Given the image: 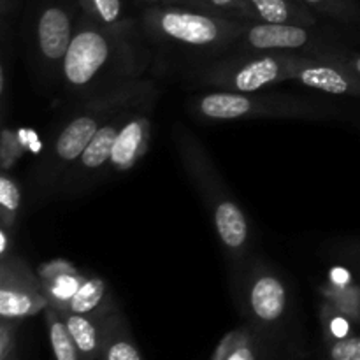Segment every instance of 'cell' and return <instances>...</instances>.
<instances>
[{
  "label": "cell",
  "mask_w": 360,
  "mask_h": 360,
  "mask_svg": "<svg viewBox=\"0 0 360 360\" xmlns=\"http://www.w3.org/2000/svg\"><path fill=\"white\" fill-rule=\"evenodd\" d=\"M151 97H158V86L155 81L148 77H137L77 101L72 111L67 112L65 118L56 127L35 167V204L55 199L63 176L79 158L90 141L97 136L98 130L116 112Z\"/></svg>",
  "instance_id": "cell-1"
},
{
  "label": "cell",
  "mask_w": 360,
  "mask_h": 360,
  "mask_svg": "<svg viewBox=\"0 0 360 360\" xmlns=\"http://www.w3.org/2000/svg\"><path fill=\"white\" fill-rule=\"evenodd\" d=\"M146 53L134 27L109 28L81 14L62 69L67 97L81 101L125 81L143 77Z\"/></svg>",
  "instance_id": "cell-2"
},
{
  "label": "cell",
  "mask_w": 360,
  "mask_h": 360,
  "mask_svg": "<svg viewBox=\"0 0 360 360\" xmlns=\"http://www.w3.org/2000/svg\"><path fill=\"white\" fill-rule=\"evenodd\" d=\"M178 157L190 183L202 199L217 238L224 248L231 267L239 273L252 259V227L241 204L234 199L227 183L218 172L210 151L199 137L185 127L176 123L172 129Z\"/></svg>",
  "instance_id": "cell-3"
},
{
  "label": "cell",
  "mask_w": 360,
  "mask_h": 360,
  "mask_svg": "<svg viewBox=\"0 0 360 360\" xmlns=\"http://www.w3.org/2000/svg\"><path fill=\"white\" fill-rule=\"evenodd\" d=\"M188 111L206 123L255 118L327 122L343 116V108L329 98L271 90L250 94L225 90L204 91L190 98Z\"/></svg>",
  "instance_id": "cell-4"
},
{
  "label": "cell",
  "mask_w": 360,
  "mask_h": 360,
  "mask_svg": "<svg viewBox=\"0 0 360 360\" xmlns=\"http://www.w3.org/2000/svg\"><path fill=\"white\" fill-rule=\"evenodd\" d=\"M248 25L179 6H151L139 18L141 30L155 44L204 53L234 49Z\"/></svg>",
  "instance_id": "cell-5"
},
{
  "label": "cell",
  "mask_w": 360,
  "mask_h": 360,
  "mask_svg": "<svg viewBox=\"0 0 360 360\" xmlns=\"http://www.w3.org/2000/svg\"><path fill=\"white\" fill-rule=\"evenodd\" d=\"M238 280L239 309L260 338L280 336L290 316V290L267 260L252 257L239 273Z\"/></svg>",
  "instance_id": "cell-6"
},
{
  "label": "cell",
  "mask_w": 360,
  "mask_h": 360,
  "mask_svg": "<svg viewBox=\"0 0 360 360\" xmlns=\"http://www.w3.org/2000/svg\"><path fill=\"white\" fill-rule=\"evenodd\" d=\"M292 53H234L195 70L193 83L225 91H260L292 79Z\"/></svg>",
  "instance_id": "cell-7"
},
{
  "label": "cell",
  "mask_w": 360,
  "mask_h": 360,
  "mask_svg": "<svg viewBox=\"0 0 360 360\" xmlns=\"http://www.w3.org/2000/svg\"><path fill=\"white\" fill-rule=\"evenodd\" d=\"M76 23L72 11L62 2H44L35 13L27 37V56L35 79L42 86L62 81V69L72 42Z\"/></svg>",
  "instance_id": "cell-8"
},
{
  "label": "cell",
  "mask_w": 360,
  "mask_h": 360,
  "mask_svg": "<svg viewBox=\"0 0 360 360\" xmlns=\"http://www.w3.org/2000/svg\"><path fill=\"white\" fill-rule=\"evenodd\" d=\"M352 32L326 21L322 25L250 23L236 44L239 53H295L316 56L350 44Z\"/></svg>",
  "instance_id": "cell-9"
},
{
  "label": "cell",
  "mask_w": 360,
  "mask_h": 360,
  "mask_svg": "<svg viewBox=\"0 0 360 360\" xmlns=\"http://www.w3.org/2000/svg\"><path fill=\"white\" fill-rule=\"evenodd\" d=\"M139 104L129 105V108L116 112V115L98 130L97 136L90 141V144L84 148V151L79 155V158L74 162L72 167H70L69 171H67V174L63 176L62 183H60L58 190H56L55 199H77V197L86 195L88 192H91V190H95L101 185L102 179L108 176V172H111V155L116 136H118L120 129H122L127 116H129L130 112H132V109Z\"/></svg>",
  "instance_id": "cell-10"
},
{
  "label": "cell",
  "mask_w": 360,
  "mask_h": 360,
  "mask_svg": "<svg viewBox=\"0 0 360 360\" xmlns=\"http://www.w3.org/2000/svg\"><path fill=\"white\" fill-rule=\"evenodd\" d=\"M49 306L37 271L16 253L0 259V319L21 322Z\"/></svg>",
  "instance_id": "cell-11"
},
{
  "label": "cell",
  "mask_w": 360,
  "mask_h": 360,
  "mask_svg": "<svg viewBox=\"0 0 360 360\" xmlns=\"http://www.w3.org/2000/svg\"><path fill=\"white\" fill-rule=\"evenodd\" d=\"M292 83L334 97L360 98V76L345 63L309 55H290Z\"/></svg>",
  "instance_id": "cell-12"
},
{
  "label": "cell",
  "mask_w": 360,
  "mask_h": 360,
  "mask_svg": "<svg viewBox=\"0 0 360 360\" xmlns=\"http://www.w3.org/2000/svg\"><path fill=\"white\" fill-rule=\"evenodd\" d=\"M157 98L141 102L123 122L112 146L111 172L130 171L148 153L151 141V111Z\"/></svg>",
  "instance_id": "cell-13"
},
{
  "label": "cell",
  "mask_w": 360,
  "mask_h": 360,
  "mask_svg": "<svg viewBox=\"0 0 360 360\" xmlns=\"http://www.w3.org/2000/svg\"><path fill=\"white\" fill-rule=\"evenodd\" d=\"M37 274L42 281L49 306H53L58 311L65 309L67 302L79 290L84 278H86V274L77 271L72 264L60 259L41 264Z\"/></svg>",
  "instance_id": "cell-14"
},
{
  "label": "cell",
  "mask_w": 360,
  "mask_h": 360,
  "mask_svg": "<svg viewBox=\"0 0 360 360\" xmlns=\"http://www.w3.org/2000/svg\"><path fill=\"white\" fill-rule=\"evenodd\" d=\"M255 23L267 25H315L326 23L302 0H246Z\"/></svg>",
  "instance_id": "cell-15"
},
{
  "label": "cell",
  "mask_w": 360,
  "mask_h": 360,
  "mask_svg": "<svg viewBox=\"0 0 360 360\" xmlns=\"http://www.w3.org/2000/svg\"><path fill=\"white\" fill-rule=\"evenodd\" d=\"M118 309L115 294L108 287L101 276L86 274L79 290L70 297L65 309L60 313H76V315L95 316V319H105L112 311Z\"/></svg>",
  "instance_id": "cell-16"
},
{
  "label": "cell",
  "mask_w": 360,
  "mask_h": 360,
  "mask_svg": "<svg viewBox=\"0 0 360 360\" xmlns=\"http://www.w3.org/2000/svg\"><path fill=\"white\" fill-rule=\"evenodd\" d=\"M62 316L83 360H101L109 316L95 319L76 313H62Z\"/></svg>",
  "instance_id": "cell-17"
},
{
  "label": "cell",
  "mask_w": 360,
  "mask_h": 360,
  "mask_svg": "<svg viewBox=\"0 0 360 360\" xmlns=\"http://www.w3.org/2000/svg\"><path fill=\"white\" fill-rule=\"evenodd\" d=\"M101 360H144L130 333L129 322L120 308L108 319Z\"/></svg>",
  "instance_id": "cell-18"
},
{
  "label": "cell",
  "mask_w": 360,
  "mask_h": 360,
  "mask_svg": "<svg viewBox=\"0 0 360 360\" xmlns=\"http://www.w3.org/2000/svg\"><path fill=\"white\" fill-rule=\"evenodd\" d=\"M320 18L345 30L360 32V0H302Z\"/></svg>",
  "instance_id": "cell-19"
},
{
  "label": "cell",
  "mask_w": 360,
  "mask_h": 360,
  "mask_svg": "<svg viewBox=\"0 0 360 360\" xmlns=\"http://www.w3.org/2000/svg\"><path fill=\"white\" fill-rule=\"evenodd\" d=\"M260 336L253 327L245 326L229 333L214 350V360H259Z\"/></svg>",
  "instance_id": "cell-20"
},
{
  "label": "cell",
  "mask_w": 360,
  "mask_h": 360,
  "mask_svg": "<svg viewBox=\"0 0 360 360\" xmlns=\"http://www.w3.org/2000/svg\"><path fill=\"white\" fill-rule=\"evenodd\" d=\"M46 326H48L49 345L55 360H83L72 336H70L67 323L63 320L62 313L55 309L53 306H48L44 311Z\"/></svg>",
  "instance_id": "cell-21"
},
{
  "label": "cell",
  "mask_w": 360,
  "mask_h": 360,
  "mask_svg": "<svg viewBox=\"0 0 360 360\" xmlns=\"http://www.w3.org/2000/svg\"><path fill=\"white\" fill-rule=\"evenodd\" d=\"M81 13L95 23L109 28L134 27L132 20L125 16L122 0H77Z\"/></svg>",
  "instance_id": "cell-22"
},
{
  "label": "cell",
  "mask_w": 360,
  "mask_h": 360,
  "mask_svg": "<svg viewBox=\"0 0 360 360\" xmlns=\"http://www.w3.org/2000/svg\"><path fill=\"white\" fill-rule=\"evenodd\" d=\"M21 207V190L9 171L0 172V227L14 232Z\"/></svg>",
  "instance_id": "cell-23"
},
{
  "label": "cell",
  "mask_w": 360,
  "mask_h": 360,
  "mask_svg": "<svg viewBox=\"0 0 360 360\" xmlns=\"http://www.w3.org/2000/svg\"><path fill=\"white\" fill-rule=\"evenodd\" d=\"M192 2L193 9L197 11L217 14V16L231 18V20H241L248 21V23H255L246 0H192Z\"/></svg>",
  "instance_id": "cell-24"
},
{
  "label": "cell",
  "mask_w": 360,
  "mask_h": 360,
  "mask_svg": "<svg viewBox=\"0 0 360 360\" xmlns=\"http://www.w3.org/2000/svg\"><path fill=\"white\" fill-rule=\"evenodd\" d=\"M326 341L327 360H360V334Z\"/></svg>",
  "instance_id": "cell-25"
},
{
  "label": "cell",
  "mask_w": 360,
  "mask_h": 360,
  "mask_svg": "<svg viewBox=\"0 0 360 360\" xmlns=\"http://www.w3.org/2000/svg\"><path fill=\"white\" fill-rule=\"evenodd\" d=\"M25 153V148L21 146L20 137L16 132L4 127L2 130V144H0V164H2V171H11L14 162Z\"/></svg>",
  "instance_id": "cell-26"
},
{
  "label": "cell",
  "mask_w": 360,
  "mask_h": 360,
  "mask_svg": "<svg viewBox=\"0 0 360 360\" xmlns=\"http://www.w3.org/2000/svg\"><path fill=\"white\" fill-rule=\"evenodd\" d=\"M18 322L2 319L0 322V360H18Z\"/></svg>",
  "instance_id": "cell-27"
},
{
  "label": "cell",
  "mask_w": 360,
  "mask_h": 360,
  "mask_svg": "<svg viewBox=\"0 0 360 360\" xmlns=\"http://www.w3.org/2000/svg\"><path fill=\"white\" fill-rule=\"evenodd\" d=\"M319 58H329V60H336V62L345 63L348 69H352L354 72H357L360 76V49L352 48L350 44L341 46V48L330 49V51L320 53L316 55Z\"/></svg>",
  "instance_id": "cell-28"
},
{
  "label": "cell",
  "mask_w": 360,
  "mask_h": 360,
  "mask_svg": "<svg viewBox=\"0 0 360 360\" xmlns=\"http://www.w3.org/2000/svg\"><path fill=\"white\" fill-rule=\"evenodd\" d=\"M333 253L360 280V241L340 245Z\"/></svg>",
  "instance_id": "cell-29"
},
{
  "label": "cell",
  "mask_w": 360,
  "mask_h": 360,
  "mask_svg": "<svg viewBox=\"0 0 360 360\" xmlns=\"http://www.w3.org/2000/svg\"><path fill=\"white\" fill-rule=\"evenodd\" d=\"M14 232L7 231L6 227H0V259L4 257L11 255L13 252V245H14Z\"/></svg>",
  "instance_id": "cell-30"
},
{
  "label": "cell",
  "mask_w": 360,
  "mask_h": 360,
  "mask_svg": "<svg viewBox=\"0 0 360 360\" xmlns=\"http://www.w3.org/2000/svg\"><path fill=\"white\" fill-rule=\"evenodd\" d=\"M146 2L153 4V6H179V7H190V9H193L192 0H146Z\"/></svg>",
  "instance_id": "cell-31"
},
{
  "label": "cell",
  "mask_w": 360,
  "mask_h": 360,
  "mask_svg": "<svg viewBox=\"0 0 360 360\" xmlns=\"http://www.w3.org/2000/svg\"><path fill=\"white\" fill-rule=\"evenodd\" d=\"M16 6H18V0H0V13H2L4 21H6L7 16L16 9Z\"/></svg>",
  "instance_id": "cell-32"
},
{
  "label": "cell",
  "mask_w": 360,
  "mask_h": 360,
  "mask_svg": "<svg viewBox=\"0 0 360 360\" xmlns=\"http://www.w3.org/2000/svg\"><path fill=\"white\" fill-rule=\"evenodd\" d=\"M359 306H360V285H359Z\"/></svg>",
  "instance_id": "cell-33"
},
{
  "label": "cell",
  "mask_w": 360,
  "mask_h": 360,
  "mask_svg": "<svg viewBox=\"0 0 360 360\" xmlns=\"http://www.w3.org/2000/svg\"><path fill=\"white\" fill-rule=\"evenodd\" d=\"M211 360H214V359H213V357H211Z\"/></svg>",
  "instance_id": "cell-34"
}]
</instances>
